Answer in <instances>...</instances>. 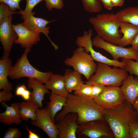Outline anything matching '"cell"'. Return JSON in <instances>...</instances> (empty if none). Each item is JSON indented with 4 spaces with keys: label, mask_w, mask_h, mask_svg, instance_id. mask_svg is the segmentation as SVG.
Listing matches in <instances>:
<instances>
[{
    "label": "cell",
    "mask_w": 138,
    "mask_h": 138,
    "mask_svg": "<svg viewBox=\"0 0 138 138\" xmlns=\"http://www.w3.org/2000/svg\"><path fill=\"white\" fill-rule=\"evenodd\" d=\"M120 28L119 32L123 35L117 41V45L124 47L131 44L138 32V27L129 23L121 22Z\"/></svg>",
    "instance_id": "ffe728a7"
},
{
    "label": "cell",
    "mask_w": 138,
    "mask_h": 138,
    "mask_svg": "<svg viewBox=\"0 0 138 138\" xmlns=\"http://www.w3.org/2000/svg\"><path fill=\"white\" fill-rule=\"evenodd\" d=\"M112 5L115 6H121L124 3V0H111Z\"/></svg>",
    "instance_id": "ab89813d"
},
{
    "label": "cell",
    "mask_w": 138,
    "mask_h": 138,
    "mask_svg": "<svg viewBox=\"0 0 138 138\" xmlns=\"http://www.w3.org/2000/svg\"><path fill=\"white\" fill-rule=\"evenodd\" d=\"M64 62L84 75L87 80L95 73L97 67V64L90 55L82 47H78L75 50L72 56L66 59Z\"/></svg>",
    "instance_id": "8992f818"
},
{
    "label": "cell",
    "mask_w": 138,
    "mask_h": 138,
    "mask_svg": "<svg viewBox=\"0 0 138 138\" xmlns=\"http://www.w3.org/2000/svg\"><path fill=\"white\" fill-rule=\"evenodd\" d=\"M19 14V12H14L11 11L9 6L6 4L0 2V24L7 20L13 14Z\"/></svg>",
    "instance_id": "4316f807"
},
{
    "label": "cell",
    "mask_w": 138,
    "mask_h": 138,
    "mask_svg": "<svg viewBox=\"0 0 138 138\" xmlns=\"http://www.w3.org/2000/svg\"><path fill=\"white\" fill-rule=\"evenodd\" d=\"M131 44L132 45L131 47L138 52V32L133 39Z\"/></svg>",
    "instance_id": "f35d334b"
},
{
    "label": "cell",
    "mask_w": 138,
    "mask_h": 138,
    "mask_svg": "<svg viewBox=\"0 0 138 138\" xmlns=\"http://www.w3.org/2000/svg\"><path fill=\"white\" fill-rule=\"evenodd\" d=\"M31 49H25L21 56L17 60L16 64L12 66L8 76L12 79H18L23 77L35 79L42 83L45 84L53 74L51 72H43L33 66L27 57Z\"/></svg>",
    "instance_id": "5b68a950"
},
{
    "label": "cell",
    "mask_w": 138,
    "mask_h": 138,
    "mask_svg": "<svg viewBox=\"0 0 138 138\" xmlns=\"http://www.w3.org/2000/svg\"><path fill=\"white\" fill-rule=\"evenodd\" d=\"M78 114L70 113L55 122L59 131L58 138H77L76 132L79 127L77 122Z\"/></svg>",
    "instance_id": "4fadbf2b"
},
{
    "label": "cell",
    "mask_w": 138,
    "mask_h": 138,
    "mask_svg": "<svg viewBox=\"0 0 138 138\" xmlns=\"http://www.w3.org/2000/svg\"><path fill=\"white\" fill-rule=\"evenodd\" d=\"M49 99L50 101L47 103V108L50 116L54 122V118L56 113L66 103V97L56 94L51 91Z\"/></svg>",
    "instance_id": "603a6c76"
},
{
    "label": "cell",
    "mask_w": 138,
    "mask_h": 138,
    "mask_svg": "<svg viewBox=\"0 0 138 138\" xmlns=\"http://www.w3.org/2000/svg\"><path fill=\"white\" fill-rule=\"evenodd\" d=\"M85 10L89 14L99 13L102 10L99 0H80Z\"/></svg>",
    "instance_id": "484cf974"
},
{
    "label": "cell",
    "mask_w": 138,
    "mask_h": 138,
    "mask_svg": "<svg viewBox=\"0 0 138 138\" xmlns=\"http://www.w3.org/2000/svg\"><path fill=\"white\" fill-rule=\"evenodd\" d=\"M129 126L130 138H138V121L131 122Z\"/></svg>",
    "instance_id": "e575fe53"
},
{
    "label": "cell",
    "mask_w": 138,
    "mask_h": 138,
    "mask_svg": "<svg viewBox=\"0 0 138 138\" xmlns=\"http://www.w3.org/2000/svg\"><path fill=\"white\" fill-rule=\"evenodd\" d=\"M106 9L111 10L113 7L111 0H99Z\"/></svg>",
    "instance_id": "74e56055"
},
{
    "label": "cell",
    "mask_w": 138,
    "mask_h": 138,
    "mask_svg": "<svg viewBox=\"0 0 138 138\" xmlns=\"http://www.w3.org/2000/svg\"><path fill=\"white\" fill-rule=\"evenodd\" d=\"M12 61L9 58H2L0 60V89L8 91L13 90L12 83L8 81V77L12 67Z\"/></svg>",
    "instance_id": "44dd1931"
},
{
    "label": "cell",
    "mask_w": 138,
    "mask_h": 138,
    "mask_svg": "<svg viewBox=\"0 0 138 138\" xmlns=\"http://www.w3.org/2000/svg\"><path fill=\"white\" fill-rule=\"evenodd\" d=\"M11 91L5 90L0 91V102L1 103L11 100L13 94Z\"/></svg>",
    "instance_id": "8d00e7d4"
},
{
    "label": "cell",
    "mask_w": 138,
    "mask_h": 138,
    "mask_svg": "<svg viewBox=\"0 0 138 138\" xmlns=\"http://www.w3.org/2000/svg\"><path fill=\"white\" fill-rule=\"evenodd\" d=\"M44 0H26V4L24 10H20L19 14L21 15H29L32 13V10L34 7L38 4Z\"/></svg>",
    "instance_id": "f546056e"
},
{
    "label": "cell",
    "mask_w": 138,
    "mask_h": 138,
    "mask_svg": "<svg viewBox=\"0 0 138 138\" xmlns=\"http://www.w3.org/2000/svg\"><path fill=\"white\" fill-rule=\"evenodd\" d=\"M12 16L0 24V41L4 50L2 58L9 57L13 43L18 38L12 26Z\"/></svg>",
    "instance_id": "5bb4252c"
},
{
    "label": "cell",
    "mask_w": 138,
    "mask_h": 138,
    "mask_svg": "<svg viewBox=\"0 0 138 138\" xmlns=\"http://www.w3.org/2000/svg\"><path fill=\"white\" fill-rule=\"evenodd\" d=\"M121 22L128 23L138 27V6H130L115 14Z\"/></svg>",
    "instance_id": "cb8c5ba5"
},
{
    "label": "cell",
    "mask_w": 138,
    "mask_h": 138,
    "mask_svg": "<svg viewBox=\"0 0 138 138\" xmlns=\"http://www.w3.org/2000/svg\"><path fill=\"white\" fill-rule=\"evenodd\" d=\"M28 82V87L32 89L30 100L41 108L44 95L50 94L49 90L45 85L35 79L29 78Z\"/></svg>",
    "instance_id": "ac0fdd59"
},
{
    "label": "cell",
    "mask_w": 138,
    "mask_h": 138,
    "mask_svg": "<svg viewBox=\"0 0 138 138\" xmlns=\"http://www.w3.org/2000/svg\"><path fill=\"white\" fill-rule=\"evenodd\" d=\"M31 93L27 89L24 84L18 87L15 92V96H21L23 99L28 101L30 100Z\"/></svg>",
    "instance_id": "1f68e13d"
},
{
    "label": "cell",
    "mask_w": 138,
    "mask_h": 138,
    "mask_svg": "<svg viewBox=\"0 0 138 138\" xmlns=\"http://www.w3.org/2000/svg\"><path fill=\"white\" fill-rule=\"evenodd\" d=\"M88 21L94 28L97 35L106 41L117 45L122 37L119 32L121 22L113 13L97 14L90 17Z\"/></svg>",
    "instance_id": "3957f363"
},
{
    "label": "cell",
    "mask_w": 138,
    "mask_h": 138,
    "mask_svg": "<svg viewBox=\"0 0 138 138\" xmlns=\"http://www.w3.org/2000/svg\"><path fill=\"white\" fill-rule=\"evenodd\" d=\"M34 14L33 12L30 14L21 15V18L24 20L22 24L29 30H38L43 33L47 37L55 50H58V46L51 40L49 36L50 27L47 26L48 24L55 20L49 21L42 18L35 17L33 15Z\"/></svg>",
    "instance_id": "9a60e30c"
},
{
    "label": "cell",
    "mask_w": 138,
    "mask_h": 138,
    "mask_svg": "<svg viewBox=\"0 0 138 138\" xmlns=\"http://www.w3.org/2000/svg\"><path fill=\"white\" fill-rule=\"evenodd\" d=\"M19 113L21 118L24 121L30 119L34 121L36 118V111L40 107L29 100L19 103Z\"/></svg>",
    "instance_id": "d4e9b609"
},
{
    "label": "cell",
    "mask_w": 138,
    "mask_h": 138,
    "mask_svg": "<svg viewBox=\"0 0 138 138\" xmlns=\"http://www.w3.org/2000/svg\"><path fill=\"white\" fill-rule=\"evenodd\" d=\"M92 40L93 46L102 49L109 53L114 60L118 61L119 58H122L124 59L138 60V52L131 47L126 48L110 43L97 35Z\"/></svg>",
    "instance_id": "9c48e42d"
},
{
    "label": "cell",
    "mask_w": 138,
    "mask_h": 138,
    "mask_svg": "<svg viewBox=\"0 0 138 138\" xmlns=\"http://www.w3.org/2000/svg\"><path fill=\"white\" fill-rule=\"evenodd\" d=\"M125 62L124 68L131 75L138 76V60L133 61L132 59H122Z\"/></svg>",
    "instance_id": "83f0119b"
},
{
    "label": "cell",
    "mask_w": 138,
    "mask_h": 138,
    "mask_svg": "<svg viewBox=\"0 0 138 138\" xmlns=\"http://www.w3.org/2000/svg\"><path fill=\"white\" fill-rule=\"evenodd\" d=\"M1 103L3 107L6 108V110L0 113L1 122L9 126L13 124H18L22 123L19 113V103H13L10 106L7 105L5 102Z\"/></svg>",
    "instance_id": "2e32d148"
},
{
    "label": "cell",
    "mask_w": 138,
    "mask_h": 138,
    "mask_svg": "<svg viewBox=\"0 0 138 138\" xmlns=\"http://www.w3.org/2000/svg\"><path fill=\"white\" fill-rule=\"evenodd\" d=\"M132 106L138 117V96L136 98Z\"/></svg>",
    "instance_id": "b9f144b4"
},
{
    "label": "cell",
    "mask_w": 138,
    "mask_h": 138,
    "mask_svg": "<svg viewBox=\"0 0 138 138\" xmlns=\"http://www.w3.org/2000/svg\"><path fill=\"white\" fill-rule=\"evenodd\" d=\"M92 85L84 83L79 88L75 91L74 94L82 96L90 97L92 93Z\"/></svg>",
    "instance_id": "f1b7e54d"
},
{
    "label": "cell",
    "mask_w": 138,
    "mask_h": 138,
    "mask_svg": "<svg viewBox=\"0 0 138 138\" xmlns=\"http://www.w3.org/2000/svg\"><path fill=\"white\" fill-rule=\"evenodd\" d=\"M120 87L125 100L133 105L138 96V76L134 77L130 74L122 82Z\"/></svg>",
    "instance_id": "e0dca14e"
},
{
    "label": "cell",
    "mask_w": 138,
    "mask_h": 138,
    "mask_svg": "<svg viewBox=\"0 0 138 138\" xmlns=\"http://www.w3.org/2000/svg\"><path fill=\"white\" fill-rule=\"evenodd\" d=\"M12 27L18 35L14 43L19 44L24 48L31 49L40 40L41 32L39 31H31L21 23L12 25Z\"/></svg>",
    "instance_id": "7c38bea8"
},
{
    "label": "cell",
    "mask_w": 138,
    "mask_h": 138,
    "mask_svg": "<svg viewBox=\"0 0 138 138\" xmlns=\"http://www.w3.org/2000/svg\"><path fill=\"white\" fill-rule=\"evenodd\" d=\"M78 138H113V134L105 121L96 120L86 122L79 125L76 132Z\"/></svg>",
    "instance_id": "52a82bcc"
},
{
    "label": "cell",
    "mask_w": 138,
    "mask_h": 138,
    "mask_svg": "<svg viewBox=\"0 0 138 138\" xmlns=\"http://www.w3.org/2000/svg\"><path fill=\"white\" fill-rule=\"evenodd\" d=\"M99 105L105 109L113 108L120 105L125 100L120 87L106 86L103 91L94 99Z\"/></svg>",
    "instance_id": "30bf717a"
},
{
    "label": "cell",
    "mask_w": 138,
    "mask_h": 138,
    "mask_svg": "<svg viewBox=\"0 0 138 138\" xmlns=\"http://www.w3.org/2000/svg\"><path fill=\"white\" fill-rule=\"evenodd\" d=\"M66 102L63 110L56 114L54 122L59 121L69 113H76L77 122L79 124L96 120H105L103 114L105 109L98 105L90 97L79 96L69 93Z\"/></svg>",
    "instance_id": "6da1fadb"
},
{
    "label": "cell",
    "mask_w": 138,
    "mask_h": 138,
    "mask_svg": "<svg viewBox=\"0 0 138 138\" xmlns=\"http://www.w3.org/2000/svg\"><path fill=\"white\" fill-rule=\"evenodd\" d=\"M82 74L74 70L67 69L64 75L66 89L69 93L75 91L84 83Z\"/></svg>",
    "instance_id": "7402d4cb"
},
{
    "label": "cell",
    "mask_w": 138,
    "mask_h": 138,
    "mask_svg": "<svg viewBox=\"0 0 138 138\" xmlns=\"http://www.w3.org/2000/svg\"><path fill=\"white\" fill-rule=\"evenodd\" d=\"M132 105L125 100L119 107L105 109V120L112 130L114 138H130V123L138 121V117Z\"/></svg>",
    "instance_id": "7a4b0ae2"
},
{
    "label": "cell",
    "mask_w": 138,
    "mask_h": 138,
    "mask_svg": "<svg viewBox=\"0 0 138 138\" xmlns=\"http://www.w3.org/2000/svg\"><path fill=\"white\" fill-rule=\"evenodd\" d=\"M46 7L50 11L54 8L61 10L63 8L64 3L63 0H44Z\"/></svg>",
    "instance_id": "4dcf8cb0"
},
{
    "label": "cell",
    "mask_w": 138,
    "mask_h": 138,
    "mask_svg": "<svg viewBox=\"0 0 138 138\" xmlns=\"http://www.w3.org/2000/svg\"><path fill=\"white\" fill-rule=\"evenodd\" d=\"M26 129L29 133V138H39V136L34 132L31 131L27 126H25Z\"/></svg>",
    "instance_id": "60d3db41"
},
{
    "label": "cell",
    "mask_w": 138,
    "mask_h": 138,
    "mask_svg": "<svg viewBox=\"0 0 138 138\" xmlns=\"http://www.w3.org/2000/svg\"><path fill=\"white\" fill-rule=\"evenodd\" d=\"M36 115L35 120L31 122V124L40 128L50 138H57L59 134L58 129L50 116L47 107L38 108Z\"/></svg>",
    "instance_id": "8fae6325"
},
{
    "label": "cell",
    "mask_w": 138,
    "mask_h": 138,
    "mask_svg": "<svg viewBox=\"0 0 138 138\" xmlns=\"http://www.w3.org/2000/svg\"><path fill=\"white\" fill-rule=\"evenodd\" d=\"M93 34L92 29H89L88 31L85 30L82 36L77 37L76 44L78 47H83L87 53H90V54L95 61L109 66L124 68L125 64L124 61L122 60L120 62L113 59H110L94 49L91 40Z\"/></svg>",
    "instance_id": "ba28073f"
},
{
    "label": "cell",
    "mask_w": 138,
    "mask_h": 138,
    "mask_svg": "<svg viewBox=\"0 0 138 138\" xmlns=\"http://www.w3.org/2000/svg\"><path fill=\"white\" fill-rule=\"evenodd\" d=\"M22 0H0V2L4 3L7 5L10 10L15 12L17 10H21L19 3Z\"/></svg>",
    "instance_id": "836d02e7"
},
{
    "label": "cell",
    "mask_w": 138,
    "mask_h": 138,
    "mask_svg": "<svg viewBox=\"0 0 138 138\" xmlns=\"http://www.w3.org/2000/svg\"><path fill=\"white\" fill-rule=\"evenodd\" d=\"M22 135V132L18 128L11 127L5 133L4 138H20Z\"/></svg>",
    "instance_id": "d6a6232c"
},
{
    "label": "cell",
    "mask_w": 138,
    "mask_h": 138,
    "mask_svg": "<svg viewBox=\"0 0 138 138\" xmlns=\"http://www.w3.org/2000/svg\"><path fill=\"white\" fill-rule=\"evenodd\" d=\"M45 85L48 90L57 95L66 97L69 93L66 88L64 76L59 74H53Z\"/></svg>",
    "instance_id": "d6986e66"
},
{
    "label": "cell",
    "mask_w": 138,
    "mask_h": 138,
    "mask_svg": "<svg viewBox=\"0 0 138 138\" xmlns=\"http://www.w3.org/2000/svg\"><path fill=\"white\" fill-rule=\"evenodd\" d=\"M105 86L98 84L93 85L92 91L90 97L94 99L97 97L103 90Z\"/></svg>",
    "instance_id": "d590c367"
},
{
    "label": "cell",
    "mask_w": 138,
    "mask_h": 138,
    "mask_svg": "<svg viewBox=\"0 0 138 138\" xmlns=\"http://www.w3.org/2000/svg\"><path fill=\"white\" fill-rule=\"evenodd\" d=\"M95 74L84 83L91 85L98 84L104 86H119L128 76V72L124 68L114 67L98 62Z\"/></svg>",
    "instance_id": "277c9868"
}]
</instances>
